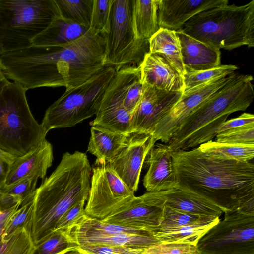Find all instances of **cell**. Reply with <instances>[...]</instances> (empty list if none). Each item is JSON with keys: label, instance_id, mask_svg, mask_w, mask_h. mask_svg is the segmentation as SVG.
I'll use <instances>...</instances> for the list:
<instances>
[{"label": "cell", "instance_id": "cell-46", "mask_svg": "<svg viewBox=\"0 0 254 254\" xmlns=\"http://www.w3.org/2000/svg\"><path fill=\"white\" fill-rule=\"evenodd\" d=\"M15 158L0 150V159L4 160L10 163L13 161Z\"/></svg>", "mask_w": 254, "mask_h": 254}, {"label": "cell", "instance_id": "cell-22", "mask_svg": "<svg viewBox=\"0 0 254 254\" xmlns=\"http://www.w3.org/2000/svg\"><path fill=\"white\" fill-rule=\"evenodd\" d=\"M185 69L200 71L221 65L220 50L176 31Z\"/></svg>", "mask_w": 254, "mask_h": 254}, {"label": "cell", "instance_id": "cell-31", "mask_svg": "<svg viewBox=\"0 0 254 254\" xmlns=\"http://www.w3.org/2000/svg\"><path fill=\"white\" fill-rule=\"evenodd\" d=\"M61 16L89 28L93 0H55Z\"/></svg>", "mask_w": 254, "mask_h": 254}, {"label": "cell", "instance_id": "cell-13", "mask_svg": "<svg viewBox=\"0 0 254 254\" xmlns=\"http://www.w3.org/2000/svg\"><path fill=\"white\" fill-rule=\"evenodd\" d=\"M235 72L183 94L180 100L155 125L152 134L155 139L167 144L186 119L229 82Z\"/></svg>", "mask_w": 254, "mask_h": 254}, {"label": "cell", "instance_id": "cell-20", "mask_svg": "<svg viewBox=\"0 0 254 254\" xmlns=\"http://www.w3.org/2000/svg\"><path fill=\"white\" fill-rule=\"evenodd\" d=\"M54 159L53 147L46 139L24 155L15 158L10 165L4 186L27 178H45Z\"/></svg>", "mask_w": 254, "mask_h": 254}, {"label": "cell", "instance_id": "cell-38", "mask_svg": "<svg viewBox=\"0 0 254 254\" xmlns=\"http://www.w3.org/2000/svg\"><path fill=\"white\" fill-rule=\"evenodd\" d=\"M215 141L240 145H254V124L218 134Z\"/></svg>", "mask_w": 254, "mask_h": 254}, {"label": "cell", "instance_id": "cell-19", "mask_svg": "<svg viewBox=\"0 0 254 254\" xmlns=\"http://www.w3.org/2000/svg\"><path fill=\"white\" fill-rule=\"evenodd\" d=\"M148 167L143 183L148 192H157L177 186L172 151L167 144L157 143L144 161Z\"/></svg>", "mask_w": 254, "mask_h": 254}, {"label": "cell", "instance_id": "cell-39", "mask_svg": "<svg viewBox=\"0 0 254 254\" xmlns=\"http://www.w3.org/2000/svg\"><path fill=\"white\" fill-rule=\"evenodd\" d=\"M38 179L37 177L25 178L11 185L2 186L0 191L20 197L22 200L21 206L34 196Z\"/></svg>", "mask_w": 254, "mask_h": 254}, {"label": "cell", "instance_id": "cell-17", "mask_svg": "<svg viewBox=\"0 0 254 254\" xmlns=\"http://www.w3.org/2000/svg\"><path fill=\"white\" fill-rule=\"evenodd\" d=\"M153 204L167 206L185 213L219 217L223 212L216 205L203 197L178 187L168 190L144 193Z\"/></svg>", "mask_w": 254, "mask_h": 254}, {"label": "cell", "instance_id": "cell-36", "mask_svg": "<svg viewBox=\"0 0 254 254\" xmlns=\"http://www.w3.org/2000/svg\"><path fill=\"white\" fill-rule=\"evenodd\" d=\"M113 2V0H93L89 29L101 35L108 32Z\"/></svg>", "mask_w": 254, "mask_h": 254}, {"label": "cell", "instance_id": "cell-29", "mask_svg": "<svg viewBox=\"0 0 254 254\" xmlns=\"http://www.w3.org/2000/svg\"><path fill=\"white\" fill-rule=\"evenodd\" d=\"M206 155L221 159L249 162L254 157V145H240L209 141L198 146Z\"/></svg>", "mask_w": 254, "mask_h": 254}, {"label": "cell", "instance_id": "cell-48", "mask_svg": "<svg viewBox=\"0 0 254 254\" xmlns=\"http://www.w3.org/2000/svg\"><path fill=\"white\" fill-rule=\"evenodd\" d=\"M63 254H84V253H81V252L78 251L76 249V250H73V251H71L65 253Z\"/></svg>", "mask_w": 254, "mask_h": 254}, {"label": "cell", "instance_id": "cell-12", "mask_svg": "<svg viewBox=\"0 0 254 254\" xmlns=\"http://www.w3.org/2000/svg\"><path fill=\"white\" fill-rule=\"evenodd\" d=\"M136 65H127L117 71L101 100L95 118L90 123L113 131L132 134V115L124 106L128 82Z\"/></svg>", "mask_w": 254, "mask_h": 254}, {"label": "cell", "instance_id": "cell-3", "mask_svg": "<svg viewBox=\"0 0 254 254\" xmlns=\"http://www.w3.org/2000/svg\"><path fill=\"white\" fill-rule=\"evenodd\" d=\"M106 66L104 37L89 29L76 41L62 47L33 45L28 66L37 87L78 86Z\"/></svg>", "mask_w": 254, "mask_h": 254}, {"label": "cell", "instance_id": "cell-41", "mask_svg": "<svg viewBox=\"0 0 254 254\" xmlns=\"http://www.w3.org/2000/svg\"><path fill=\"white\" fill-rule=\"evenodd\" d=\"M76 250L86 254H144V248L125 246L81 245Z\"/></svg>", "mask_w": 254, "mask_h": 254}, {"label": "cell", "instance_id": "cell-28", "mask_svg": "<svg viewBox=\"0 0 254 254\" xmlns=\"http://www.w3.org/2000/svg\"><path fill=\"white\" fill-rule=\"evenodd\" d=\"M220 220L217 216L197 224L180 227L158 230L154 236L161 242H173L197 245L205 234Z\"/></svg>", "mask_w": 254, "mask_h": 254}, {"label": "cell", "instance_id": "cell-7", "mask_svg": "<svg viewBox=\"0 0 254 254\" xmlns=\"http://www.w3.org/2000/svg\"><path fill=\"white\" fill-rule=\"evenodd\" d=\"M61 17L55 0H0V55L31 46Z\"/></svg>", "mask_w": 254, "mask_h": 254}, {"label": "cell", "instance_id": "cell-15", "mask_svg": "<svg viewBox=\"0 0 254 254\" xmlns=\"http://www.w3.org/2000/svg\"><path fill=\"white\" fill-rule=\"evenodd\" d=\"M157 141L150 134H132L127 144L108 164L127 187L138 189L145 158Z\"/></svg>", "mask_w": 254, "mask_h": 254}, {"label": "cell", "instance_id": "cell-24", "mask_svg": "<svg viewBox=\"0 0 254 254\" xmlns=\"http://www.w3.org/2000/svg\"><path fill=\"white\" fill-rule=\"evenodd\" d=\"M131 135L92 127L87 151L108 162L127 145Z\"/></svg>", "mask_w": 254, "mask_h": 254}, {"label": "cell", "instance_id": "cell-5", "mask_svg": "<svg viewBox=\"0 0 254 254\" xmlns=\"http://www.w3.org/2000/svg\"><path fill=\"white\" fill-rule=\"evenodd\" d=\"M220 50L254 47V0L240 6L225 4L202 11L179 30Z\"/></svg>", "mask_w": 254, "mask_h": 254}, {"label": "cell", "instance_id": "cell-26", "mask_svg": "<svg viewBox=\"0 0 254 254\" xmlns=\"http://www.w3.org/2000/svg\"><path fill=\"white\" fill-rule=\"evenodd\" d=\"M149 52L164 58L183 77L185 74L181 47L175 31L160 29L149 40Z\"/></svg>", "mask_w": 254, "mask_h": 254}, {"label": "cell", "instance_id": "cell-45", "mask_svg": "<svg viewBox=\"0 0 254 254\" xmlns=\"http://www.w3.org/2000/svg\"><path fill=\"white\" fill-rule=\"evenodd\" d=\"M11 164L4 160L0 159V188L5 185Z\"/></svg>", "mask_w": 254, "mask_h": 254}, {"label": "cell", "instance_id": "cell-9", "mask_svg": "<svg viewBox=\"0 0 254 254\" xmlns=\"http://www.w3.org/2000/svg\"><path fill=\"white\" fill-rule=\"evenodd\" d=\"M105 46L106 65L120 68L140 65L149 52V40L136 38L132 22V0H113L108 32L102 35Z\"/></svg>", "mask_w": 254, "mask_h": 254}, {"label": "cell", "instance_id": "cell-23", "mask_svg": "<svg viewBox=\"0 0 254 254\" xmlns=\"http://www.w3.org/2000/svg\"><path fill=\"white\" fill-rule=\"evenodd\" d=\"M89 29L61 16L36 36L32 41V44L43 47H62L78 39Z\"/></svg>", "mask_w": 254, "mask_h": 254}, {"label": "cell", "instance_id": "cell-8", "mask_svg": "<svg viewBox=\"0 0 254 254\" xmlns=\"http://www.w3.org/2000/svg\"><path fill=\"white\" fill-rule=\"evenodd\" d=\"M116 72L107 65L85 83L66 90L46 110L41 123L45 131L73 127L96 115Z\"/></svg>", "mask_w": 254, "mask_h": 254}, {"label": "cell", "instance_id": "cell-30", "mask_svg": "<svg viewBox=\"0 0 254 254\" xmlns=\"http://www.w3.org/2000/svg\"><path fill=\"white\" fill-rule=\"evenodd\" d=\"M238 69L239 67L233 64H221L214 68L200 71L185 69L183 94L211 81L226 77Z\"/></svg>", "mask_w": 254, "mask_h": 254}, {"label": "cell", "instance_id": "cell-21", "mask_svg": "<svg viewBox=\"0 0 254 254\" xmlns=\"http://www.w3.org/2000/svg\"><path fill=\"white\" fill-rule=\"evenodd\" d=\"M142 83L167 92H182L183 77L162 57L147 53L139 66Z\"/></svg>", "mask_w": 254, "mask_h": 254}, {"label": "cell", "instance_id": "cell-37", "mask_svg": "<svg viewBox=\"0 0 254 254\" xmlns=\"http://www.w3.org/2000/svg\"><path fill=\"white\" fill-rule=\"evenodd\" d=\"M142 91L140 68L135 66L128 82L123 102L126 110L131 115L140 102Z\"/></svg>", "mask_w": 254, "mask_h": 254}, {"label": "cell", "instance_id": "cell-2", "mask_svg": "<svg viewBox=\"0 0 254 254\" xmlns=\"http://www.w3.org/2000/svg\"><path fill=\"white\" fill-rule=\"evenodd\" d=\"M92 168L86 153H64L55 170L36 189L31 235L36 246L55 231L61 217L77 203L87 201Z\"/></svg>", "mask_w": 254, "mask_h": 254}, {"label": "cell", "instance_id": "cell-16", "mask_svg": "<svg viewBox=\"0 0 254 254\" xmlns=\"http://www.w3.org/2000/svg\"><path fill=\"white\" fill-rule=\"evenodd\" d=\"M163 210L164 207L153 204L143 194L134 196L101 221L153 234L161 223Z\"/></svg>", "mask_w": 254, "mask_h": 254}, {"label": "cell", "instance_id": "cell-27", "mask_svg": "<svg viewBox=\"0 0 254 254\" xmlns=\"http://www.w3.org/2000/svg\"><path fill=\"white\" fill-rule=\"evenodd\" d=\"M158 6V0H132V22L137 39L149 40L160 29Z\"/></svg>", "mask_w": 254, "mask_h": 254}, {"label": "cell", "instance_id": "cell-43", "mask_svg": "<svg viewBox=\"0 0 254 254\" xmlns=\"http://www.w3.org/2000/svg\"><path fill=\"white\" fill-rule=\"evenodd\" d=\"M254 124L253 114L244 113L239 117L226 121L219 128L217 134L223 132Z\"/></svg>", "mask_w": 254, "mask_h": 254}, {"label": "cell", "instance_id": "cell-34", "mask_svg": "<svg viewBox=\"0 0 254 254\" xmlns=\"http://www.w3.org/2000/svg\"><path fill=\"white\" fill-rule=\"evenodd\" d=\"M211 217L185 213L164 206L161 223L156 231L197 224L206 221Z\"/></svg>", "mask_w": 254, "mask_h": 254}, {"label": "cell", "instance_id": "cell-6", "mask_svg": "<svg viewBox=\"0 0 254 254\" xmlns=\"http://www.w3.org/2000/svg\"><path fill=\"white\" fill-rule=\"evenodd\" d=\"M27 90L0 74V150L15 158L37 147L47 134L30 111Z\"/></svg>", "mask_w": 254, "mask_h": 254}, {"label": "cell", "instance_id": "cell-1", "mask_svg": "<svg viewBox=\"0 0 254 254\" xmlns=\"http://www.w3.org/2000/svg\"><path fill=\"white\" fill-rule=\"evenodd\" d=\"M177 186L207 199L223 212L254 202V164L206 155L198 148L172 151ZM176 186V187H177Z\"/></svg>", "mask_w": 254, "mask_h": 254}, {"label": "cell", "instance_id": "cell-10", "mask_svg": "<svg viewBox=\"0 0 254 254\" xmlns=\"http://www.w3.org/2000/svg\"><path fill=\"white\" fill-rule=\"evenodd\" d=\"M196 247L200 254H254V216L238 210L224 212Z\"/></svg>", "mask_w": 254, "mask_h": 254}, {"label": "cell", "instance_id": "cell-25", "mask_svg": "<svg viewBox=\"0 0 254 254\" xmlns=\"http://www.w3.org/2000/svg\"><path fill=\"white\" fill-rule=\"evenodd\" d=\"M68 240L81 245L106 246H125L137 248H145L160 243L153 234H137L121 233L114 235H94L76 237Z\"/></svg>", "mask_w": 254, "mask_h": 254}, {"label": "cell", "instance_id": "cell-40", "mask_svg": "<svg viewBox=\"0 0 254 254\" xmlns=\"http://www.w3.org/2000/svg\"><path fill=\"white\" fill-rule=\"evenodd\" d=\"M144 254H200L194 245L180 243L160 242L144 248Z\"/></svg>", "mask_w": 254, "mask_h": 254}, {"label": "cell", "instance_id": "cell-11", "mask_svg": "<svg viewBox=\"0 0 254 254\" xmlns=\"http://www.w3.org/2000/svg\"><path fill=\"white\" fill-rule=\"evenodd\" d=\"M91 168L85 212L88 216L102 220L135 196L107 162L96 158Z\"/></svg>", "mask_w": 254, "mask_h": 254}, {"label": "cell", "instance_id": "cell-35", "mask_svg": "<svg viewBox=\"0 0 254 254\" xmlns=\"http://www.w3.org/2000/svg\"><path fill=\"white\" fill-rule=\"evenodd\" d=\"M64 231H54L45 241L36 246L34 254H63L76 249Z\"/></svg>", "mask_w": 254, "mask_h": 254}, {"label": "cell", "instance_id": "cell-42", "mask_svg": "<svg viewBox=\"0 0 254 254\" xmlns=\"http://www.w3.org/2000/svg\"><path fill=\"white\" fill-rule=\"evenodd\" d=\"M86 201H81L69 209L58 221L55 231L65 230L76 219L85 213Z\"/></svg>", "mask_w": 254, "mask_h": 254}, {"label": "cell", "instance_id": "cell-14", "mask_svg": "<svg viewBox=\"0 0 254 254\" xmlns=\"http://www.w3.org/2000/svg\"><path fill=\"white\" fill-rule=\"evenodd\" d=\"M140 102L132 114V133L152 135L159 120L182 97V92H167L142 83Z\"/></svg>", "mask_w": 254, "mask_h": 254}, {"label": "cell", "instance_id": "cell-32", "mask_svg": "<svg viewBox=\"0 0 254 254\" xmlns=\"http://www.w3.org/2000/svg\"><path fill=\"white\" fill-rule=\"evenodd\" d=\"M35 249L31 231L25 227L17 230L8 239L0 240V254H34Z\"/></svg>", "mask_w": 254, "mask_h": 254}, {"label": "cell", "instance_id": "cell-47", "mask_svg": "<svg viewBox=\"0 0 254 254\" xmlns=\"http://www.w3.org/2000/svg\"><path fill=\"white\" fill-rule=\"evenodd\" d=\"M5 222L0 220V240L1 239V235L3 232V228L5 225Z\"/></svg>", "mask_w": 254, "mask_h": 254}, {"label": "cell", "instance_id": "cell-44", "mask_svg": "<svg viewBox=\"0 0 254 254\" xmlns=\"http://www.w3.org/2000/svg\"><path fill=\"white\" fill-rule=\"evenodd\" d=\"M22 200L20 197L0 191V213L20 206Z\"/></svg>", "mask_w": 254, "mask_h": 254}, {"label": "cell", "instance_id": "cell-33", "mask_svg": "<svg viewBox=\"0 0 254 254\" xmlns=\"http://www.w3.org/2000/svg\"><path fill=\"white\" fill-rule=\"evenodd\" d=\"M33 209L34 196L8 219L3 229L1 240L8 239L17 230L23 227L31 231Z\"/></svg>", "mask_w": 254, "mask_h": 254}, {"label": "cell", "instance_id": "cell-4", "mask_svg": "<svg viewBox=\"0 0 254 254\" xmlns=\"http://www.w3.org/2000/svg\"><path fill=\"white\" fill-rule=\"evenodd\" d=\"M251 75L236 72L233 78L184 121L167 145L172 151L188 150L212 140L228 116L245 111L254 97Z\"/></svg>", "mask_w": 254, "mask_h": 254}, {"label": "cell", "instance_id": "cell-18", "mask_svg": "<svg viewBox=\"0 0 254 254\" xmlns=\"http://www.w3.org/2000/svg\"><path fill=\"white\" fill-rule=\"evenodd\" d=\"M228 2V0H158L159 26L169 30H179L197 14Z\"/></svg>", "mask_w": 254, "mask_h": 254}, {"label": "cell", "instance_id": "cell-49", "mask_svg": "<svg viewBox=\"0 0 254 254\" xmlns=\"http://www.w3.org/2000/svg\"><path fill=\"white\" fill-rule=\"evenodd\" d=\"M2 73V71H1V68L0 67V74Z\"/></svg>", "mask_w": 254, "mask_h": 254}]
</instances>
